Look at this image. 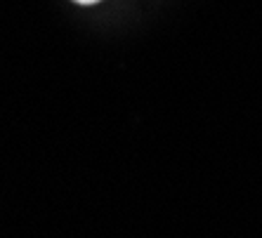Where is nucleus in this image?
Returning a JSON list of instances; mask_svg holds the SVG:
<instances>
[{
    "mask_svg": "<svg viewBox=\"0 0 262 238\" xmlns=\"http://www.w3.org/2000/svg\"><path fill=\"white\" fill-rule=\"evenodd\" d=\"M73 3H78V5H97L102 0H73Z\"/></svg>",
    "mask_w": 262,
    "mask_h": 238,
    "instance_id": "1",
    "label": "nucleus"
}]
</instances>
